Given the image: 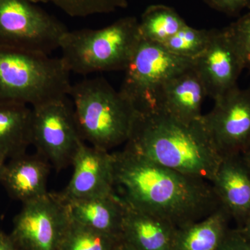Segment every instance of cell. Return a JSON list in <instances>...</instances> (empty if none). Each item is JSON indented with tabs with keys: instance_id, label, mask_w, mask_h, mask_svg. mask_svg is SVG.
<instances>
[{
	"instance_id": "ba28073f",
	"label": "cell",
	"mask_w": 250,
	"mask_h": 250,
	"mask_svg": "<svg viewBox=\"0 0 250 250\" xmlns=\"http://www.w3.org/2000/svg\"><path fill=\"white\" fill-rule=\"evenodd\" d=\"M31 146L57 171L72 165L81 145V136L68 96L31 107Z\"/></svg>"
},
{
	"instance_id": "7c38bea8",
	"label": "cell",
	"mask_w": 250,
	"mask_h": 250,
	"mask_svg": "<svg viewBox=\"0 0 250 250\" xmlns=\"http://www.w3.org/2000/svg\"><path fill=\"white\" fill-rule=\"evenodd\" d=\"M73 173L61 196L65 201L105 196L115 192L114 161L108 151L81 145L72 160Z\"/></svg>"
},
{
	"instance_id": "5b68a950",
	"label": "cell",
	"mask_w": 250,
	"mask_h": 250,
	"mask_svg": "<svg viewBox=\"0 0 250 250\" xmlns=\"http://www.w3.org/2000/svg\"><path fill=\"white\" fill-rule=\"evenodd\" d=\"M70 75L61 58L0 46V101L32 107L68 96Z\"/></svg>"
},
{
	"instance_id": "484cf974",
	"label": "cell",
	"mask_w": 250,
	"mask_h": 250,
	"mask_svg": "<svg viewBox=\"0 0 250 250\" xmlns=\"http://www.w3.org/2000/svg\"><path fill=\"white\" fill-rule=\"evenodd\" d=\"M250 245V242L235 229L229 230L217 250H249Z\"/></svg>"
},
{
	"instance_id": "8992f818",
	"label": "cell",
	"mask_w": 250,
	"mask_h": 250,
	"mask_svg": "<svg viewBox=\"0 0 250 250\" xmlns=\"http://www.w3.org/2000/svg\"><path fill=\"white\" fill-rule=\"evenodd\" d=\"M67 31L31 0H0V46L49 55Z\"/></svg>"
},
{
	"instance_id": "30bf717a",
	"label": "cell",
	"mask_w": 250,
	"mask_h": 250,
	"mask_svg": "<svg viewBox=\"0 0 250 250\" xmlns=\"http://www.w3.org/2000/svg\"><path fill=\"white\" fill-rule=\"evenodd\" d=\"M202 123L222 157L241 154L250 142V88H236L215 100Z\"/></svg>"
},
{
	"instance_id": "9c48e42d",
	"label": "cell",
	"mask_w": 250,
	"mask_h": 250,
	"mask_svg": "<svg viewBox=\"0 0 250 250\" xmlns=\"http://www.w3.org/2000/svg\"><path fill=\"white\" fill-rule=\"evenodd\" d=\"M70 223L66 204L59 193L23 204L10 233L18 250H59Z\"/></svg>"
},
{
	"instance_id": "83f0119b",
	"label": "cell",
	"mask_w": 250,
	"mask_h": 250,
	"mask_svg": "<svg viewBox=\"0 0 250 250\" xmlns=\"http://www.w3.org/2000/svg\"><path fill=\"white\" fill-rule=\"evenodd\" d=\"M242 236L250 242V214L247 217L241 226L236 229Z\"/></svg>"
},
{
	"instance_id": "f1b7e54d",
	"label": "cell",
	"mask_w": 250,
	"mask_h": 250,
	"mask_svg": "<svg viewBox=\"0 0 250 250\" xmlns=\"http://www.w3.org/2000/svg\"><path fill=\"white\" fill-rule=\"evenodd\" d=\"M242 158L250 171V142L241 154Z\"/></svg>"
},
{
	"instance_id": "d6986e66",
	"label": "cell",
	"mask_w": 250,
	"mask_h": 250,
	"mask_svg": "<svg viewBox=\"0 0 250 250\" xmlns=\"http://www.w3.org/2000/svg\"><path fill=\"white\" fill-rule=\"evenodd\" d=\"M231 220L228 211L220 206L202 220L177 228L173 250H217L230 229Z\"/></svg>"
},
{
	"instance_id": "7402d4cb",
	"label": "cell",
	"mask_w": 250,
	"mask_h": 250,
	"mask_svg": "<svg viewBox=\"0 0 250 250\" xmlns=\"http://www.w3.org/2000/svg\"><path fill=\"white\" fill-rule=\"evenodd\" d=\"M212 33L213 29H197L187 24L162 45L174 55L195 60L207 48Z\"/></svg>"
},
{
	"instance_id": "3957f363",
	"label": "cell",
	"mask_w": 250,
	"mask_h": 250,
	"mask_svg": "<svg viewBox=\"0 0 250 250\" xmlns=\"http://www.w3.org/2000/svg\"><path fill=\"white\" fill-rule=\"evenodd\" d=\"M68 97L84 142L108 152L126 143L138 111L104 78L72 83Z\"/></svg>"
},
{
	"instance_id": "277c9868",
	"label": "cell",
	"mask_w": 250,
	"mask_h": 250,
	"mask_svg": "<svg viewBox=\"0 0 250 250\" xmlns=\"http://www.w3.org/2000/svg\"><path fill=\"white\" fill-rule=\"evenodd\" d=\"M141 41L139 21L127 16L102 29L67 31L59 46L60 58L77 75L125 71Z\"/></svg>"
},
{
	"instance_id": "6da1fadb",
	"label": "cell",
	"mask_w": 250,
	"mask_h": 250,
	"mask_svg": "<svg viewBox=\"0 0 250 250\" xmlns=\"http://www.w3.org/2000/svg\"><path fill=\"white\" fill-rule=\"evenodd\" d=\"M112 154L115 187L131 208L180 228L202 220L220 207L208 181L172 170L125 147Z\"/></svg>"
},
{
	"instance_id": "4dcf8cb0",
	"label": "cell",
	"mask_w": 250,
	"mask_h": 250,
	"mask_svg": "<svg viewBox=\"0 0 250 250\" xmlns=\"http://www.w3.org/2000/svg\"><path fill=\"white\" fill-rule=\"evenodd\" d=\"M7 160L6 156L3 154H0V182H1V177H2L3 172H4L5 166H6V161Z\"/></svg>"
},
{
	"instance_id": "4fadbf2b",
	"label": "cell",
	"mask_w": 250,
	"mask_h": 250,
	"mask_svg": "<svg viewBox=\"0 0 250 250\" xmlns=\"http://www.w3.org/2000/svg\"><path fill=\"white\" fill-rule=\"evenodd\" d=\"M205 87L193 66L172 77L156 95L155 107L187 124L201 121Z\"/></svg>"
},
{
	"instance_id": "cb8c5ba5",
	"label": "cell",
	"mask_w": 250,
	"mask_h": 250,
	"mask_svg": "<svg viewBox=\"0 0 250 250\" xmlns=\"http://www.w3.org/2000/svg\"><path fill=\"white\" fill-rule=\"evenodd\" d=\"M226 29L241 54L245 69L250 72V11Z\"/></svg>"
},
{
	"instance_id": "603a6c76",
	"label": "cell",
	"mask_w": 250,
	"mask_h": 250,
	"mask_svg": "<svg viewBox=\"0 0 250 250\" xmlns=\"http://www.w3.org/2000/svg\"><path fill=\"white\" fill-rule=\"evenodd\" d=\"M36 3H49L71 17L83 18L109 14L124 9L128 0H31Z\"/></svg>"
},
{
	"instance_id": "8fae6325",
	"label": "cell",
	"mask_w": 250,
	"mask_h": 250,
	"mask_svg": "<svg viewBox=\"0 0 250 250\" xmlns=\"http://www.w3.org/2000/svg\"><path fill=\"white\" fill-rule=\"evenodd\" d=\"M194 67L207 96L214 101L238 87L244 64L226 28L213 29L209 43L195 59Z\"/></svg>"
},
{
	"instance_id": "d4e9b609",
	"label": "cell",
	"mask_w": 250,
	"mask_h": 250,
	"mask_svg": "<svg viewBox=\"0 0 250 250\" xmlns=\"http://www.w3.org/2000/svg\"><path fill=\"white\" fill-rule=\"evenodd\" d=\"M212 9L228 15L236 16L243 10L250 9V0H204Z\"/></svg>"
},
{
	"instance_id": "ac0fdd59",
	"label": "cell",
	"mask_w": 250,
	"mask_h": 250,
	"mask_svg": "<svg viewBox=\"0 0 250 250\" xmlns=\"http://www.w3.org/2000/svg\"><path fill=\"white\" fill-rule=\"evenodd\" d=\"M31 106L0 101V154L11 159L26 154L31 146Z\"/></svg>"
},
{
	"instance_id": "52a82bcc",
	"label": "cell",
	"mask_w": 250,
	"mask_h": 250,
	"mask_svg": "<svg viewBox=\"0 0 250 250\" xmlns=\"http://www.w3.org/2000/svg\"><path fill=\"white\" fill-rule=\"evenodd\" d=\"M194 62L174 55L160 44L142 40L125 69L119 91L138 112L152 111L163 85Z\"/></svg>"
},
{
	"instance_id": "2e32d148",
	"label": "cell",
	"mask_w": 250,
	"mask_h": 250,
	"mask_svg": "<svg viewBox=\"0 0 250 250\" xmlns=\"http://www.w3.org/2000/svg\"><path fill=\"white\" fill-rule=\"evenodd\" d=\"M177 228L167 220L125 204L121 236L136 250H173Z\"/></svg>"
},
{
	"instance_id": "7a4b0ae2",
	"label": "cell",
	"mask_w": 250,
	"mask_h": 250,
	"mask_svg": "<svg viewBox=\"0 0 250 250\" xmlns=\"http://www.w3.org/2000/svg\"><path fill=\"white\" fill-rule=\"evenodd\" d=\"M125 147L156 164L211 183L223 157L201 121L187 124L164 112H137Z\"/></svg>"
},
{
	"instance_id": "9a60e30c",
	"label": "cell",
	"mask_w": 250,
	"mask_h": 250,
	"mask_svg": "<svg viewBox=\"0 0 250 250\" xmlns=\"http://www.w3.org/2000/svg\"><path fill=\"white\" fill-rule=\"evenodd\" d=\"M52 166L43 156L36 153L9 159L5 166L0 183L10 197L27 203L45 196Z\"/></svg>"
},
{
	"instance_id": "ffe728a7",
	"label": "cell",
	"mask_w": 250,
	"mask_h": 250,
	"mask_svg": "<svg viewBox=\"0 0 250 250\" xmlns=\"http://www.w3.org/2000/svg\"><path fill=\"white\" fill-rule=\"evenodd\" d=\"M186 24L183 18L172 8L151 5L139 21V32L142 40L163 45Z\"/></svg>"
},
{
	"instance_id": "4316f807",
	"label": "cell",
	"mask_w": 250,
	"mask_h": 250,
	"mask_svg": "<svg viewBox=\"0 0 250 250\" xmlns=\"http://www.w3.org/2000/svg\"><path fill=\"white\" fill-rule=\"evenodd\" d=\"M0 250H18L10 233L0 231Z\"/></svg>"
},
{
	"instance_id": "5bb4252c",
	"label": "cell",
	"mask_w": 250,
	"mask_h": 250,
	"mask_svg": "<svg viewBox=\"0 0 250 250\" xmlns=\"http://www.w3.org/2000/svg\"><path fill=\"white\" fill-rule=\"evenodd\" d=\"M211 185L220 206L241 226L250 214V171L241 154L223 158Z\"/></svg>"
},
{
	"instance_id": "e0dca14e",
	"label": "cell",
	"mask_w": 250,
	"mask_h": 250,
	"mask_svg": "<svg viewBox=\"0 0 250 250\" xmlns=\"http://www.w3.org/2000/svg\"><path fill=\"white\" fill-rule=\"evenodd\" d=\"M65 202L70 221L101 232L121 236L125 204L119 195L113 193Z\"/></svg>"
},
{
	"instance_id": "44dd1931",
	"label": "cell",
	"mask_w": 250,
	"mask_h": 250,
	"mask_svg": "<svg viewBox=\"0 0 250 250\" xmlns=\"http://www.w3.org/2000/svg\"><path fill=\"white\" fill-rule=\"evenodd\" d=\"M121 236L101 232L70 221L59 250H114Z\"/></svg>"
},
{
	"instance_id": "1f68e13d",
	"label": "cell",
	"mask_w": 250,
	"mask_h": 250,
	"mask_svg": "<svg viewBox=\"0 0 250 250\" xmlns=\"http://www.w3.org/2000/svg\"><path fill=\"white\" fill-rule=\"evenodd\" d=\"M249 250H250V249H249Z\"/></svg>"
},
{
	"instance_id": "f546056e",
	"label": "cell",
	"mask_w": 250,
	"mask_h": 250,
	"mask_svg": "<svg viewBox=\"0 0 250 250\" xmlns=\"http://www.w3.org/2000/svg\"><path fill=\"white\" fill-rule=\"evenodd\" d=\"M114 250H136L132 248L130 245L126 243V242L123 241V238L121 242L118 243V246L116 247Z\"/></svg>"
}]
</instances>
